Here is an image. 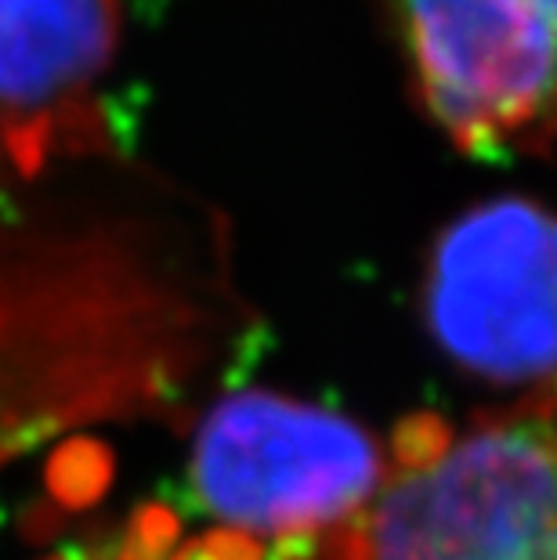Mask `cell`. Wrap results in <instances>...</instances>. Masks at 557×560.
Instances as JSON below:
<instances>
[{
    "label": "cell",
    "mask_w": 557,
    "mask_h": 560,
    "mask_svg": "<svg viewBox=\"0 0 557 560\" xmlns=\"http://www.w3.org/2000/svg\"><path fill=\"white\" fill-rule=\"evenodd\" d=\"M423 318L449 359L496 384L557 376V213L503 196L442 229L423 276Z\"/></svg>",
    "instance_id": "277c9868"
},
{
    "label": "cell",
    "mask_w": 557,
    "mask_h": 560,
    "mask_svg": "<svg viewBox=\"0 0 557 560\" xmlns=\"http://www.w3.org/2000/svg\"><path fill=\"white\" fill-rule=\"evenodd\" d=\"M391 441L323 405L243 390L221 398L193 438V488L221 532L301 542L370 503Z\"/></svg>",
    "instance_id": "7a4b0ae2"
},
{
    "label": "cell",
    "mask_w": 557,
    "mask_h": 560,
    "mask_svg": "<svg viewBox=\"0 0 557 560\" xmlns=\"http://www.w3.org/2000/svg\"><path fill=\"white\" fill-rule=\"evenodd\" d=\"M276 560H557V376L464 427L402 423L370 503Z\"/></svg>",
    "instance_id": "6da1fadb"
},
{
    "label": "cell",
    "mask_w": 557,
    "mask_h": 560,
    "mask_svg": "<svg viewBox=\"0 0 557 560\" xmlns=\"http://www.w3.org/2000/svg\"><path fill=\"white\" fill-rule=\"evenodd\" d=\"M47 560H265V553L257 542L221 528L210 535H182L163 510H146L116 539L69 546Z\"/></svg>",
    "instance_id": "8992f818"
},
{
    "label": "cell",
    "mask_w": 557,
    "mask_h": 560,
    "mask_svg": "<svg viewBox=\"0 0 557 560\" xmlns=\"http://www.w3.org/2000/svg\"><path fill=\"white\" fill-rule=\"evenodd\" d=\"M413 94L460 152L543 156L557 141V0H384Z\"/></svg>",
    "instance_id": "3957f363"
},
{
    "label": "cell",
    "mask_w": 557,
    "mask_h": 560,
    "mask_svg": "<svg viewBox=\"0 0 557 560\" xmlns=\"http://www.w3.org/2000/svg\"><path fill=\"white\" fill-rule=\"evenodd\" d=\"M120 51V0H0V141L19 163L94 145V88Z\"/></svg>",
    "instance_id": "5b68a950"
}]
</instances>
